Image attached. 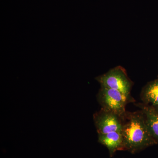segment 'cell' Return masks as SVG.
Wrapping results in <instances>:
<instances>
[{"mask_svg":"<svg viewBox=\"0 0 158 158\" xmlns=\"http://www.w3.org/2000/svg\"><path fill=\"white\" fill-rule=\"evenodd\" d=\"M98 141L107 148L110 157H113L118 151H124L123 138L121 132H113L98 135Z\"/></svg>","mask_w":158,"mask_h":158,"instance_id":"5","label":"cell"},{"mask_svg":"<svg viewBox=\"0 0 158 158\" xmlns=\"http://www.w3.org/2000/svg\"><path fill=\"white\" fill-rule=\"evenodd\" d=\"M102 109L116 114L122 118L126 111V106L129 96L118 90L102 87L97 95Z\"/></svg>","mask_w":158,"mask_h":158,"instance_id":"2","label":"cell"},{"mask_svg":"<svg viewBox=\"0 0 158 158\" xmlns=\"http://www.w3.org/2000/svg\"><path fill=\"white\" fill-rule=\"evenodd\" d=\"M141 99L145 105L153 106L158 105V79L149 82L143 88Z\"/></svg>","mask_w":158,"mask_h":158,"instance_id":"7","label":"cell"},{"mask_svg":"<svg viewBox=\"0 0 158 158\" xmlns=\"http://www.w3.org/2000/svg\"><path fill=\"white\" fill-rule=\"evenodd\" d=\"M140 106L148 131L156 144H158V112L153 106Z\"/></svg>","mask_w":158,"mask_h":158,"instance_id":"6","label":"cell"},{"mask_svg":"<svg viewBox=\"0 0 158 158\" xmlns=\"http://www.w3.org/2000/svg\"><path fill=\"white\" fill-rule=\"evenodd\" d=\"M97 81L102 87L118 90L129 96L132 83L126 71L120 66L110 69L106 73L97 77Z\"/></svg>","mask_w":158,"mask_h":158,"instance_id":"3","label":"cell"},{"mask_svg":"<svg viewBox=\"0 0 158 158\" xmlns=\"http://www.w3.org/2000/svg\"><path fill=\"white\" fill-rule=\"evenodd\" d=\"M122 121L124 151L135 154L156 144L148 131L142 111L126 112Z\"/></svg>","mask_w":158,"mask_h":158,"instance_id":"1","label":"cell"},{"mask_svg":"<svg viewBox=\"0 0 158 158\" xmlns=\"http://www.w3.org/2000/svg\"><path fill=\"white\" fill-rule=\"evenodd\" d=\"M155 107H157H157L156 108L155 107H154V108H155L156 110L158 112V106H155Z\"/></svg>","mask_w":158,"mask_h":158,"instance_id":"8","label":"cell"},{"mask_svg":"<svg viewBox=\"0 0 158 158\" xmlns=\"http://www.w3.org/2000/svg\"><path fill=\"white\" fill-rule=\"evenodd\" d=\"M94 121L98 135H103L113 132H122V118L109 111L102 109L94 113Z\"/></svg>","mask_w":158,"mask_h":158,"instance_id":"4","label":"cell"}]
</instances>
